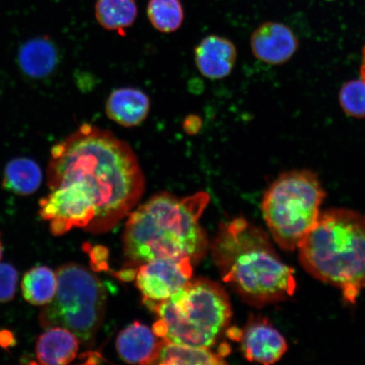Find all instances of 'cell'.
<instances>
[{
    "label": "cell",
    "mask_w": 365,
    "mask_h": 365,
    "mask_svg": "<svg viewBox=\"0 0 365 365\" xmlns=\"http://www.w3.org/2000/svg\"><path fill=\"white\" fill-rule=\"evenodd\" d=\"M48 176L51 193L40 200L39 213L56 236L72 228L110 231L139 202L145 185L130 145L88 124L54 145Z\"/></svg>",
    "instance_id": "1"
},
{
    "label": "cell",
    "mask_w": 365,
    "mask_h": 365,
    "mask_svg": "<svg viewBox=\"0 0 365 365\" xmlns=\"http://www.w3.org/2000/svg\"><path fill=\"white\" fill-rule=\"evenodd\" d=\"M210 195L198 192L178 198L163 192L153 196L130 214L123 250L126 267L138 268L158 258H188L198 263L208 249L200 218Z\"/></svg>",
    "instance_id": "2"
},
{
    "label": "cell",
    "mask_w": 365,
    "mask_h": 365,
    "mask_svg": "<svg viewBox=\"0 0 365 365\" xmlns=\"http://www.w3.org/2000/svg\"><path fill=\"white\" fill-rule=\"evenodd\" d=\"M222 280L255 307L281 302L293 296V268L282 261L267 232L236 218L222 225L212 246Z\"/></svg>",
    "instance_id": "3"
},
{
    "label": "cell",
    "mask_w": 365,
    "mask_h": 365,
    "mask_svg": "<svg viewBox=\"0 0 365 365\" xmlns=\"http://www.w3.org/2000/svg\"><path fill=\"white\" fill-rule=\"evenodd\" d=\"M299 262L317 279L355 304L365 289V216L349 209L321 212L299 247Z\"/></svg>",
    "instance_id": "4"
},
{
    "label": "cell",
    "mask_w": 365,
    "mask_h": 365,
    "mask_svg": "<svg viewBox=\"0 0 365 365\" xmlns=\"http://www.w3.org/2000/svg\"><path fill=\"white\" fill-rule=\"evenodd\" d=\"M157 314L153 331L175 344L210 349L230 325V298L217 282L200 278L190 281L168 299L143 301Z\"/></svg>",
    "instance_id": "5"
},
{
    "label": "cell",
    "mask_w": 365,
    "mask_h": 365,
    "mask_svg": "<svg viewBox=\"0 0 365 365\" xmlns=\"http://www.w3.org/2000/svg\"><path fill=\"white\" fill-rule=\"evenodd\" d=\"M326 198L321 180L310 170L282 173L264 191L262 209L264 222L280 248L298 249L321 215Z\"/></svg>",
    "instance_id": "6"
},
{
    "label": "cell",
    "mask_w": 365,
    "mask_h": 365,
    "mask_svg": "<svg viewBox=\"0 0 365 365\" xmlns=\"http://www.w3.org/2000/svg\"><path fill=\"white\" fill-rule=\"evenodd\" d=\"M56 277V294L40 314L41 326L65 328L89 344L104 319L106 291L93 272L78 264H63Z\"/></svg>",
    "instance_id": "7"
},
{
    "label": "cell",
    "mask_w": 365,
    "mask_h": 365,
    "mask_svg": "<svg viewBox=\"0 0 365 365\" xmlns=\"http://www.w3.org/2000/svg\"><path fill=\"white\" fill-rule=\"evenodd\" d=\"M193 262L188 258H158L137 268L136 286L143 301L168 299L190 282Z\"/></svg>",
    "instance_id": "8"
},
{
    "label": "cell",
    "mask_w": 365,
    "mask_h": 365,
    "mask_svg": "<svg viewBox=\"0 0 365 365\" xmlns=\"http://www.w3.org/2000/svg\"><path fill=\"white\" fill-rule=\"evenodd\" d=\"M236 339L240 341L245 358L250 362L275 364L287 350L284 336L266 317L250 316L243 331H238Z\"/></svg>",
    "instance_id": "9"
},
{
    "label": "cell",
    "mask_w": 365,
    "mask_h": 365,
    "mask_svg": "<svg viewBox=\"0 0 365 365\" xmlns=\"http://www.w3.org/2000/svg\"><path fill=\"white\" fill-rule=\"evenodd\" d=\"M250 47L258 61L268 65L281 66L294 57L299 49V40L285 24L267 21L251 34Z\"/></svg>",
    "instance_id": "10"
},
{
    "label": "cell",
    "mask_w": 365,
    "mask_h": 365,
    "mask_svg": "<svg viewBox=\"0 0 365 365\" xmlns=\"http://www.w3.org/2000/svg\"><path fill=\"white\" fill-rule=\"evenodd\" d=\"M235 45L222 36L205 38L195 49V61L200 74L211 80L230 76L237 61Z\"/></svg>",
    "instance_id": "11"
},
{
    "label": "cell",
    "mask_w": 365,
    "mask_h": 365,
    "mask_svg": "<svg viewBox=\"0 0 365 365\" xmlns=\"http://www.w3.org/2000/svg\"><path fill=\"white\" fill-rule=\"evenodd\" d=\"M162 339L138 322L131 324L118 335L116 346L121 359L129 364H154Z\"/></svg>",
    "instance_id": "12"
},
{
    "label": "cell",
    "mask_w": 365,
    "mask_h": 365,
    "mask_svg": "<svg viewBox=\"0 0 365 365\" xmlns=\"http://www.w3.org/2000/svg\"><path fill=\"white\" fill-rule=\"evenodd\" d=\"M150 102L144 91L135 88H120L112 91L106 102L107 116L123 127L138 126L150 112Z\"/></svg>",
    "instance_id": "13"
},
{
    "label": "cell",
    "mask_w": 365,
    "mask_h": 365,
    "mask_svg": "<svg viewBox=\"0 0 365 365\" xmlns=\"http://www.w3.org/2000/svg\"><path fill=\"white\" fill-rule=\"evenodd\" d=\"M79 344L76 335L65 328H48L36 341V359L42 364H70L78 353Z\"/></svg>",
    "instance_id": "14"
},
{
    "label": "cell",
    "mask_w": 365,
    "mask_h": 365,
    "mask_svg": "<svg viewBox=\"0 0 365 365\" xmlns=\"http://www.w3.org/2000/svg\"><path fill=\"white\" fill-rule=\"evenodd\" d=\"M18 61L21 71L34 79L51 74L58 61L56 46L47 38L29 41L20 49Z\"/></svg>",
    "instance_id": "15"
},
{
    "label": "cell",
    "mask_w": 365,
    "mask_h": 365,
    "mask_svg": "<svg viewBox=\"0 0 365 365\" xmlns=\"http://www.w3.org/2000/svg\"><path fill=\"white\" fill-rule=\"evenodd\" d=\"M43 173L33 159L18 158L11 160L4 172V188L18 195L36 192L42 184Z\"/></svg>",
    "instance_id": "16"
},
{
    "label": "cell",
    "mask_w": 365,
    "mask_h": 365,
    "mask_svg": "<svg viewBox=\"0 0 365 365\" xmlns=\"http://www.w3.org/2000/svg\"><path fill=\"white\" fill-rule=\"evenodd\" d=\"M225 357L210 349L196 348L162 339L154 364H225Z\"/></svg>",
    "instance_id": "17"
},
{
    "label": "cell",
    "mask_w": 365,
    "mask_h": 365,
    "mask_svg": "<svg viewBox=\"0 0 365 365\" xmlns=\"http://www.w3.org/2000/svg\"><path fill=\"white\" fill-rule=\"evenodd\" d=\"M138 8L135 0H97L95 16L108 31H124L134 24Z\"/></svg>",
    "instance_id": "18"
},
{
    "label": "cell",
    "mask_w": 365,
    "mask_h": 365,
    "mask_svg": "<svg viewBox=\"0 0 365 365\" xmlns=\"http://www.w3.org/2000/svg\"><path fill=\"white\" fill-rule=\"evenodd\" d=\"M23 297L33 305H46L51 302L57 290V277L47 267L31 268L23 277Z\"/></svg>",
    "instance_id": "19"
},
{
    "label": "cell",
    "mask_w": 365,
    "mask_h": 365,
    "mask_svg": "<svg viewBox=\"0 0 365 365\" xmlns=\"http://www.w3.org/2000/svg\"><path fill=\"white\" fill-rule=\"evenodd\" d=\"M147 12L150 24L160 33H173L184 21L180 0H149Z\"/></svg>",
    "instance_id": "20"
},
{
    "label": "cell",
    "mask_w": 365,
    "mask_h": 365,
    "mask_svg": "<svg viewBox=\"0 0 365 365\" xmlns=\"http://www.w3.org/2000/svg\"><path fill=\"white\" fill-rule=\"evenodd\" d=\"M339 103L346 115L365 118V81L357 79L346 82L340 90Z\"/></svg>",
    "instance_id": "21"
},
{
    "label": "cell",
    "mask_w": 365,
    "mask_h": 365,
    "mask_svg": "<svg viewBox=\"0 0 365 365\" xmlns=\"http://www.w3.org/2000/svg\"><path fill=\"white\" fill-rule=\"evenodd\" d=\"M18 273L10 264H0V302H8L16 294Z\"/></svg>",
    "instance_id": "22"
},
{
    "label": "cell",
    "mask_w": 365,
    "mask_h": 365,
    "mask_svg": "<svg viewBox=\"0 0 365 365\" xmlns=\"http://www.w3.org/2000/svg\"><path fill=\"white\" fill-rule=\"evenodd\" d=\"M202 126V121L198 116H189L184 123V129L190 135L197 134Z\"/></svg>",
    "instance_id": "23"
},
{
    "label": "cell",
    "mask_w": 365,
    "mask_h": 365,
    "mask_svg": "<svg viewBox=\"0 0 365 365\" xmlns=\"http://www.w3.org/2000/svg\"><path fill=\"white\" fill-rule=\"evenodd\" d=\"M360 76H361V79L365 81V46L362 52V63L361 67H360Z\"/></svg>",
    "instance_id": "24"
},
{
    "label": "cell",
    "mask_w": 365,
    "mask_h": 365,
    "mask_svg": "<svg viewBox=\"0 0 365 365\" xmlns=\"http://www.w3.org/2000/svg\"><path fill=\"white\" fill-rule=\"evenodd\" d=\"M2 255H3V245L1 243V240H0V261H1Z\"/></svg>",
    "instance_id": "25"
}]
</instances>
